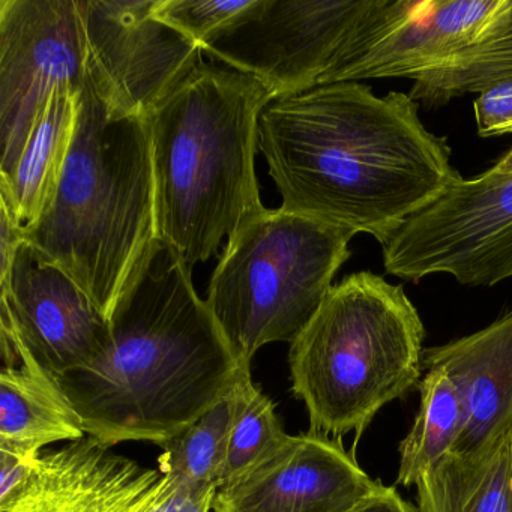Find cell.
Returning a JSON list of instances; mask_svg holds the SVG:
<instances>
[{"label":"cell","mask_w":512,"mask_h":512,"mask_svg":"<svg viewBox=\"0 0 512 512\" xmlns=\"http://www.w3.org/2000/svg\"><path fill=\"white\" fill-rule=\"evenodd\" d=\"M23 241L22 224L8 211L7 206L0 203V278L7 277L17 248Z\"/></svg>","instance_id":"obj_25"},{"label":"cell","mask_w":512,"mask_h":512,"mask_svg":"<svg viewBox=\"0 0 512 512\" xmlns=\"http://www.w3.org/2000/svg\"><path fill=\"white\" fill-rule=\"evenodd\" d=\"M425 329L403 287L370 271L332 286L290 344L292 391L310 431L361 436L386 404L418 383Z\"/></svg>","instance_id":"obj_5"},{"label":"cell","mask_w":512,"mask_h":512,"mask_svg":"<svg viewBox=\"0 0 512 512\" xmlns=\"http://www.w3.org/2000/svg\"><path fill=\"white\" fill-rule=\"evenodd\" d=\"M512 80V0L469 47L442 68L416 80L409 97L425 110L443 109L469 94Z\"/></svg>","instance_id":"obj_19"},{"label":"cell","mask_w":512,"mask_h":512,"mask_svg":"<svg viewBox=\"0 0 512 512\" xmlns=\"http://www.w3.org/2000/svg\"><path fill=\"white\" fill-rule=\"evenodd\" d=\"M187 263L158 239L119 296L100 358L58 377L88 436L163 446L229 397L241 365L197 295Z\"/></svg>","instance_id":"obj_2"},{"label":"cell","mask_w":512,"mask_h":512,"mask_svg":"<svg viewBox=\"0 0 512 512\" xmlns=\"http://www.w3.org/2000/svg\"><path fill=\"white\" fill-rule=\"evenodd\" d=\"M380 247L386 274L412 283L448 274L491 287L512 278V172L460 176Z\"/></svg>","instance_id":"obj_8"},{"label":"cell","mask_w":512,"mask_h":512,"mask_svg":"<svg viewBox=\"0 0 512 512\" xmlns=\"http://www.w3.org/2000/svg\"><path fill=\"white\" fill-rule=\"evenodd\" d=\"M371 5L373 0H253L203 53L256 77L274 98L301 94L323 85Z\"/></svg>","instance_id":"obj_10"},{"label":"cell","mask_w":512,"mask_h":512,"mask_svg":"<svg viewBox=\"0 0 512 512\" xmlns=\"http://www.w3.org/2000/svg\"><path fill=\"white\" fill-rule=\"evenodd\" d=\"M251 4L253 0H157L154 16L203 49Z\"/></svg>","instance_id":"obj_23"},{"label":"cell","mask_w":512,"mask_h":512,"mask_svg":"<svg viewBox=\"0 0 512 512\" xmlns=\"http://www.w3.org/2000/svg\"><path fill=\"white\" fill-rule=\"evenodd\" d=\"M418 107L355 82L269 101L257 149L281 208L383 244L460 178L448 139L424 127Z\"/></svg>","instance_id":"obj_1"},{"label":"cell","mask_w":512,"mask_h":512,"mask_svg":"<svg viewBox=\"0 0 512 512\" xmlns=\"http://www.w3.org/2000/svg\"><path fill=\"white\" fill-rule=\"evenodd\" d=\"M416 491L419 512H512V425L476 451L440 458Z\"/></svg>","instance_id":"obj_17"},{"label":"cell","mask_w":512,"mask_h":512,"mask_svg":"<svg viewBox=\"0 0 512 512\" xmlns=\"http://www.w3.org/2000/svg\"><path fill=\"white\" fill-rule=\"evenodd\" d=\"M88 58L77 0H0V178L16 169L52 95L82 92Z\"/></svg>","instance_id":"obj_9"},{"label":"cell","mask_w":512,"mask_h":512,"mask_svg":"<svg viewBox=\"0 0 512 512\" xmlns=\"http://www.w3.org/2000/svg\"><path fill=\"white\" fill-rule=\"evenodd\" d=\"M491 170L496 173H511L512 172V149L505 155V157L500 158Z\"/></svg>","instance_id":"obj_27"},{"label":"cell","mask_w":512,"mask_h":512,"mask_svg":"<svg viewBox=\"0 0 512 512\" xmlns=\"http://www.w3.org/2000/svg\"><path fill=\"white\" fill-rule=\"evenodd\" d=\"M235 394V424L220 488L271 460L290 439L278 419L275 404L254 383L251 367L241 371Z\"/></svg>","instance_id":"obj_22"},{"label":"cell","mask_w":512,"mask_h":512,"mask_svg":"<svg viewBox=\"0 0 512 512\" xmlns=\"http://www.w3.org/2000/svg\"><path fill=\"white\" fill-rule=\"evenodd\" d=\"M506 4L508 0H373L323 85L395 77L416 82L475 43Z\"/></svg>","instance_id":"obj_11"},{"label":"cell","mask_w":512,"mask_h":512,"mask_svg":"<svg viewBox=\"0 0 512 512\" xmlns=\"http://www.w3.org/2000/svg\"><path fill=\"white\" fill-rule=\"evenodd\" d=\"M0 322L55 376L91 364L110 343L109 317L58 263L26 241L0 278Z\"/></svg>","instance_id":"obj_13"},{"label":"cell","mask_w":512,"mask_h":512,"mask_svg":"<svg viewBox=\"0 0 512 512\" xmlns=\"http://www.w3.org/2000/svg\"><path fill=\"white\" fill-rule=\"evenodd\" d=\"M385 488L325 434L290 436L277 455L218 488L212 512H355Z\"/></svg>","instance_id":"obj_14"},{"label":"cell","mask_w":512,"mask_h":512,"mask_svg":"<svg viewBox=\"0 0 512 512\" xmlns=\"http://www.w3.org/2000/svg\"><path fill=\"white\" fill-rule=\"evenodd\" d=\"M215 494L193 493L92 436L38 458L0 452V512H211Z\"/></svg>","instance_id":"obj_7"},{"label":"cell","mask_w":512,"mask_h":512,"mask_svg":"<svg viewBox=\"0 0 512 512\" xmlns=\"http://www.w3.org/2000/svg\"><path fill=\"white\" fill-rule=\"evenodd\" d=\"M0 452L38 458L44 446L88 436L58 377L0 322Z\"/></svg>","instance_id":"obj_16"},{"label":"cell","mask_w":512,"mask_h":512,"mask_svg":"<svg viewBox=\"0 0 512 512\" xmlns=\"http://www.w3.org/2000/svg\"><path fill=\"white\" fill-rule=\"evenodd\" d=\"M355 512H419V509L404 500L394 487L385 485L380 493L362 503Z\"/></svg>","instance_id":"obj_26"},{"label":"cell","mask_w":512,"mask_h":512,"mask_svg":"<svg viewBox=\"0 0 512 512\" xmlns=\"http://www.w3.org/2000/svg\"><path fill=\"white\" fill-rule=\"evenodd\" d=\"M271 100L256 77L202 62L148 116L158 235L191 269L265 211L254 158Z\"/></svg>","instance_id":"obj_3"},{"label":"cell","mask_w":512,"mask_h":512,"mask_svg":"<svg viewBox=\"0 0 512 512\" xmlns=\"http://www.w3.org/2000/svg\"><path fill=\"white\" fill-rule=\"evenodd\" d=\"M478 136H505L512 133V80L482 92L473 101Z\"/></svg>","instance_id":"obj_24"},{"label":"cell","mask_w":512,"mask_h":512,"mask_svg":"<svg viewBox=\"0 0 512 512\" xmlns=\"http://www.w3.org/2000/svg\"><path fill=\"white\" fill-rule=\"evenodd\" d=\"M353 233L286 209H265L229 239L206 305L241 365L266 344H292L350 257Z\"/></svg>","instance_id":"obj_6"},{"label":"cell","mask_w":512,"mask_h":512,"mask_svg":"<svg viewBox=\"0 0 512 512\" xmlns=\"http://www.w3.org/2000/svg\"><path fill=\"white\" fill-rule=\"evenodd\" d=\"M424 367L448 374L463 406L454 454H469L512 425V311L487 328L424 350Z\"/></svg>","instance_id":"obj_15"},{"label":"cell","mask_w":512,"mask_h":512,"mask_svg":"<svg viewBox=\"0 0 512 512\" xmlns=\"http://www.w3.org/2000/svg\"><path fill=\"white\" fill-rule=\"evenodd\" d=\"M236 394L212 406L190 427L160 446L158 469L196 494L217 493L229 455Z\"/></svg>","instance_id":"obj_20"},{"label":"cell","mask_w":512,"mask_h":512,"mask_svg":"<svg viewBox=\"0 0 512 512\" xmlns=\"http://www.w3.org/2000/svg\"><path fill=\"white\" fill-rule=\"evenodd\" d=\"M88 71L101 97L148 118L202 64L203 49L154 16L157 0H79Z\"/></svg>","instance_id":"obj_12"},{"label":"cell","mask_w":512,"mask_h":512,"mask_svg":"<svg viewBox=\"0 0 512 512\" xmlns=\"http://www.w3.org/2000/svg\"><path fill=\"white\" fill-rule=\"evenodd\" d=\"M73 145L26 242L58 263L107 317L160 239L148 118L113 109L88 71Z\"/></svg>","instance_id":"obj_4"},{"label":"cell","mask_w":512,"mask_h":512,"mask_svg":"<svg viewBox=\"0 0 512 512\" xmlns=\"http://www.w3.org/2000/svg\"><path fill=\"white\" fill-rule=\"evenodd\" d=\"M80 94L56 91L31 139L7 178H0V203L23 227L35 223L55 197L73 145Z\"/></svg>","instance_id":"obj_18"},{"label":"cell","mask_w":512,"mask_h":512,"mask_svg":"<svg viewBox=\"0 0 512 512\" xmlns=\"http://www.w3.org/2000/svg\"><path fill=\"white\" fill-rule=\"evenodd\" d=\"M419 392L418 415L400 445L397 484L406 487L416 485L431 466L452 452L464 425L460 397L445 371L427 370Z\"/></svg>","instance_id":"obj_21"}]
</instances>
